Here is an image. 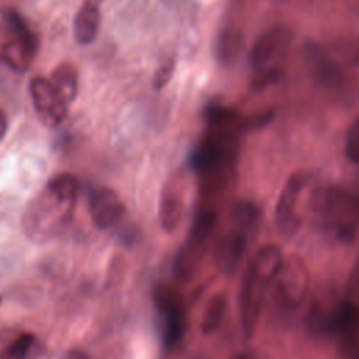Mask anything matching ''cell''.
Segmentation results:
<instances>
[{"instance_id": "1", "label": "cell", "mask_w": 359, "mask_h": 359, "mask_svg": "<svg viewBox=\"0 0 359 359\" xmlns=\"http://www.w3.org/2000/svg\"><path fill=\"white\" fill-rule=\"evenodd\" d=\"M77 195L79 182L74 175L60 172L52 177L22 213L25 236L43 243L65 231L73 219Z\"/></svg>"}, {"instance_id": "2", "label": "cell", "mask_w": 359, "mask_h": 359, "mask_svg": "<svg viewBox=\"0 0 359 359\" xmlns=\"http://www.w3.org/2000/svg\"><path fill=\"white\" fill-rule=\"evenodd\" d=\"M311 209L342 241L355 237L359 220V198L335 187H323L311 195Z\"/></svg>"}, {"instance_id": "3", "label": "cell", "mask_w": 359, "mask_h": 359, "mask_svg": "<svg viewBox=\"0 0 359 359\" xmlns=\"http://www.w3.org/2000/svg\"><path fill=\"white\" fill-rule=\"evenodd\" d=\"M276 269L264 258L252 255L243 272L238 290V309L243 331L251 337L257 328L265 292L269 287Z\"/></svg>"}, {"instance_id": "4", "label": "cell", "mask_w": 359, "mask_h": 359, "mask_svg": "<svg viewBox=\"0 0 359 359\" xmlns=\"http://www.w3.org/2000/svg\"><path fill=\"white\" fill-rule=\"evenodd\" d=\"M7 38L0 42V62L17 73L29 69L38 52V36L27 21L14 10L3 14Z\"/></svg>"}, {"instance_id": "5", "label": "cell", "mask_w": 359, "mask_h": 359, "mask_svg": "<svg viewBox=\"0 0 359 359\" xmlns=\"http://www.w3.org/2000/svg\"><path fill=\"white\" fill-rule=\"evenodd\" d=\"M215 224H216L215 210L203 209L198 212V215L195 216L189 234L185 243L181 245V248L175 254V258L172 262L174 276L178 280L188 282L196 275L203 261L208 240L215 229Z\"/></svg>"}, {"instance_id": "6", "label": "cell", "mask_w": 359, "mask_h": 359, "mask_svg": "<svg viewBox=\"0 0 359 359\" xmlns=\"http://www.w3.org/2000/svg\"><path fill=\"white\" fill-rule=\"evenodd\" d=\"M276 300L286 307H297L309 290V269L297 255L283 258L271 285Z\"/></svg>"}, {"instance_id": "7", "label": "cell", "mask_w": 359, "mask_h": 359, "mask_svg": "<svg viewBox=\"0 0 359 359\" xmlns=\"http://www.w3.org/2000/svg\"><path fill=\"white\" fill-rule=\"evenodd\" d=\"M31 100L39 119L49 128L59 126L67 116V104L59 97L50 81L35 76L29 83Z\"/></svg>"}, {"instance_id": "8", "label": "cell", "mask_w": 359, "mask_h": 359, "mask_svg": "<svg viewBox=\"0 0 359 359\" xmlns=\"http://www.w3.org/2000/svg\"><path fill=\"white\" fill-rule=\"evenodd\" d=\"M306 182H307L306 174L300 171L293 172L287 178L279 195L276 209H275V222L279 233L285 237H290L299 230L300 220L294 212V206Z\"/></svg>"}, {"instance_id": "9", "label": "cell", "mask_w": 359, "mask_h": 359, "mask_svg": "<svg viewBox=\"0 0 359 359\" xmlns=\"http://www.w3.org/2000/svg\"><path fill=\"white\" fill-rule=\"evenodd\" d=\"M88 210L93 224L98 230H109L123 217L125 206L114 189L100 187L90 195Z\"/></svg>"}, {"instance_id": "10", "label": "cell", "mask_w": 359, "mask_h": 359, "mask_svg": "<svg viewBox=\"0 0 359 359\" xmlns=\"http://www.w3.org/2000/svg\"><path fill=\"white\" fill-rule=\"evenodd\" d=\"M290 41H292V34L285 27H272L266 29L257 38V41L254 42L250 50V55H248L250 65L254 67V70L272 66L269 65L271 60L279 53L285 52Z\"/></svg>"}, {"instance_id": "11", "label": "cell", "mask_w": 359, "mask_h": 359, "mask_svg": "<svg viewBox=\"0 0 359 359\" xmlns=\"http://www.w3.org/2000/svg\"><path fill=\"white\" fill-rule=\"evenodd\" d=\"M247 245L248 236L240 230L231 229V231L223 234L213 250V262L217 271L224 275L234 273L247 251Z\"/></svg>"}, {"instance_id": "12", "label": "cell", "mask_w": 359, "mask_h": 359, "mask_svg": "<svg viewBox=\"0 0 359 359\" xmlns=\"http://www.w3.org/2000/svg\"><path fill=\"white\" fill-rule=\"evenodd\" d=\"M102 0H84L74 17L73 34L74 39L81 45H88L94 41L100 28V6Z\"/></svg>"}, {"instance_id": "13", "label": "cell", "mask_w": 359, "mask_h": 359, "mask_svg": "<svg viewBox=\"0 0 359 359\" xmlns=\"http://www.w3.org/2000/svg\"><path fill=\"white\" fill-rule=\"evenodd\" d=\"M184 217V202L178 189L167 184L161 191L160 206H158V219L164 231L172 233L181 223Z\"/></svg>"}, {"instance_id": "14", "label": "cell", "mask_w": 359, "mask_h": 359, "mask_svg": "<svg viewBox=\"0 0 359 359\" xmlns=\"http://www.w3.org/2000/svg\"><path fill=\"white\" fill-rule=\"evenodd\" d=\"M49 81L59 94V97L67 105L76 98L79 90V74L76 67L70 62H63L57 65Z\"/></svg>"}, {"instance_id": "15", "label": "cell", "mask_w": 359, "mask_h": 359, "mask_svg": "<svg viewBox=\"0 0 359 359\" xmlns=\"http://www.w3.org/2000/svg\"><path fill=\"white\" fill-rule=\"evenodd\" d=\"M227 310V296L223 292H219L213 294L205 307L202 321H201V330L205 335H210L216 332L226 316Z\"/></svg>"}, {"instance_id": "16", "label": "cell", "mask_w": 359, "mask_h": 359, "mask_svg": "<svg viewBox=\"0 0 359 359\" xmlns=\"http://www.w3.org/2000/svg\"><path fill=\"white\" fill-rule=\"evenodd\" d=\"M259 209L250 201H238L230 213V220L233 229L243 231L244 234H250L259 220Z\"/></svg>"}, {"instance_id": "17", "label": "cell", "mask_w": 359, "mask_h": 359, "mask_svg": "<svg viewBox=\"0 0 359 359\" xmlns=\"http://www.w3.org/2000/svg\"><path fill=\"white\" fill-rule=\"evenodd\" d=\"M153 302H154V306H156L157 311L160 313V316L172 313V311L187 310L182 296L174 287H171L165 283H160L154 287Z\"/></svg>"}, {"instance_id": "18", "label": "cell", "mask_w": 359, "mask_h": 359, "mask_svg": "<svg viewBox=\"0 0 359 359\" xmlns=\"http://www.w3.org/2000/svg\"><path fill=\"white\" fill-rule=\"evenodd\" d=\"M34 342L35 337L31 332L20 334L13 342L3 348L0 352V359H27Z\"/></svg>"}, {"instance_id": "19", "label": "cell", "mask_w": 359, "mask_h": 359, "mask_svg": "<svg viewBox=\"0 0 359 359\" xmlns=\"http://www.w3.org/2000/svg\"><path fill=\"white\" fill-rule=\"evenodd\" d=\"M241 38L240 34L236 31H226L220 35L219 38V45H217V53L222 62H229L231 60L238 49H240Z\"/></svg>"}, {"instance_id": "20", "label": "cell", "mask_w": 359, "mask_h": 359, "mask_svg": "<svg viewBox=\"0 0 359 359\" xmlns=\"http://www.w3.org/2000/svg\"><path fill=\"white\" fill-rule=\"evenodd\" d=\"M283 76V69L280 66H266L262 69H257L251 79L252 90H262L271 84L278 83Z\"/></svg>"}, {"instance_id": "21", "label": "cell", "mask_w": 359, "mask_h": 359, "mask_svg": "<svg viewBox=\"0 0 359 359\" xmlns=\"http://www.w3.org/2000/svg\"><path fill=\"white\" fill-rule=\"evenodd\" d=\"M344 150L352 164H359V118L352 121L346 129Z\"/></svg>"}, {"instance_id": "22", "label": "cell", "mask_w": 359, "mask_h": 359, "mask_svg": "<svg viewBox=\"0 0 359 359\" xmlns=\"http://www.w3.org/2000/svg\"><path fill=\"white\" fill-rule=\"evenodd\" d=\"M175 69V57L170 56L167 57L156 70L154 76H153V87L156 90H161L167 86V83L170 81L172 73Z\"/></svg>"}, {"instance_id": "23", "label": "cell", "mask_w": 359, "mask_h": 359, "mask_svg": "<svg viewBox=\"0 0 359 359\" xmlns=\"http://www.w3.org/2000/svg\"><path fill=\"white\" fill-rule=\"evenodd\" d=\"M317 53V52H316ZM311 62H314L316 72L318 73L321 80H334L335 76H338L337 72H334V65L324 56H320V53L316 55V57H310Z\"/></svg>"}, {"instance_id": "24", "label": "cell", "mask_w": 359, "mask_h": 359, "mask_svg": "<svg viewBox=\"0 0 359 359\" xmlns=\"http://www.w3.org/2000/svg\"><path fill=\"white\" fill-rule=\"evenodd\" d=\"M7 125H8V122H7V115L4 114L3 109H0V142H1V139L4 137V135H6Z\"/></svg>"}, {"instance_id": "25", "label": "cell", "mask_w": 359, "mask_h": 359, "mask_svg": "<svg viewBox=\"0 0 359 359\" xmlns=\"http://www.w3.org/2000/svg\"><path fill=\"white\" fill-rule=\"evenodd\" d=\"M67 359H88L87 353L81 349H72L69 353H67Z\"/></svg>"}, {"instance_id": "26", "label": "cell", "mask_w": 359, "mask_h": 359, "mask_svg": "<svg viewBox=\"0 0 359 359\" xmlns=\"http://www.w3.org/2000/svg\"><path fill=\"white\" fill-rule=\"evenodd\" d=\"M233 359H251V358H250V355H247V353H240V355L234 356Z\"/></svg>"}, {"instance_id": "27", "label": "cell", "mask_w": 359, "mask_h": 359, "mask_svg": "<svg viewBox=\"0 0 359 359\" xmlns=\"http://www.w3.org/2000/svg\"><path fill=\"white\" fill-rule=\"evenodd\" d=\"M0 300H1V299H0Z\"/></svg>"}]
</instances>
